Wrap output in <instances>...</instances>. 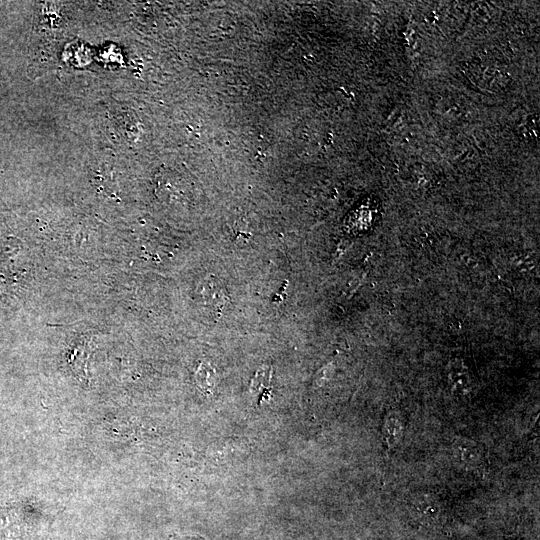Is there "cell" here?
Segmentation results:
<instances>
[{
    "mask_svg": "<svg viewBox=\"0 0 540 540\" xmlns=\"http://www.w3.org/2000/svg\"><path fill=\"white\" fill-rule=\"evenodd\" d=\"M214 376V370L209 365L202 364L196 374L199 387L203 390H211L214 386Z\"/></svg>",
    "mask_w": 540,
    "mask_h": 540,
    "instance_id": "6da1fadb",
    "label": "cell"
}]
</instances>
